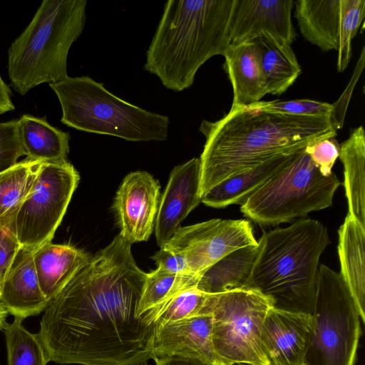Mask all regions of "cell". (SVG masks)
<instances>
[{
	"mask_svg": "<svg viewBox=\"0 0 365 365\" xmlns=\"http://www.w3.org/2000/svg\"><path fill=\"white\" fill-rule=\"evenodd\" d=\"M147 273L120 234L48 302L37 334L48 361L139 365L155 359L160 305L139 314Z\"/></svg>",
	"mask_w": 365,
	"mask_h": 365,
	"instance_id": "obj_1",
	"label": "cell"
},
{
	"mask_svg": "<svg viewBox=\"0 0 365 365\" xmlns=\"http://www.w3.org/2000/svg\"><path fill=\"white\" fill-rule=\"evenodd\" d=\"M205 137L200 155V195L233 175L251 170L279 155L336 137L330 117L298 116L231 107L220 120H202Z\"/></svg>",
	"mask_w": 365,
	"mask_h": 365,
	"instance_id": "obj_2",
	"label": "cell"
},
{
	"mask_svg": "<svg viewBox=\"0 0 365 365\" xmlns=\"http://www.w3.org/2000/svg\"><path fill=\"white\" fill-rule=\"evenodd\" d=\"M237 0H170L146 53L145 71L173 91L190 87L210 58L225 56Z\"/></svg>",
	"mask_w": 365,
	"mask_h": 365,
	"instance_id": "obj_3",
	"label": "cell"
},
{
	"mask_svg": "<svg viewBox=\"0 0 365 365\" xmlns=\"http://www.w3.org/2000/svg\"><path fill=\"white\" fill-rule=\"evenodd\" d=\"M257 242L251 289L267 298L275 309L311 315L319 259L330 244L326 227L302 217L264 232Z\"/></svg>",
	"mask_w": 365,
	"mask_h": 365,
	"instance_id": "obj_4",
	"label": "cell"
},
{
	"mask_svg": "<svg viewBox=\"0 0 365 365\" xmlns=\"http://www.w3.org/2000/svg\"><path fill=\"white\" fill-rule=\"evenodd\" d=\"M86 0H44L8 50V73L15 91L25 95L43 83L68 77L69 49L86 23Z\"/></svg>",
	"mask_w": 365,
	"mask_h": 365,
	"instance_id": "obj_5",
	"label": "cell"
},
{
	"mask_svg": "<svg viewBox=\"0 0 365 365\" xmlns=\"http://www.w3.org/2000/svg\"><path fill=\"white\" fill-rule=\"evenodd\" d=\"M49 86L62 108L61 120L69 127L134 142L168 138V116L119 98L88 76H68Z\"/></svg>",
	"mask_w": 365,
	"mask_h": 365,
	"instance_id": "obj_6",
	"label": "cell"
},
{
	"mask_svg": "<svg viewBox=\"0 0 365 365\" xmlns=\"http://www.w3.org/2000/svg\"><path fill=\"white\" fill-rule=\"evenodd\" d=\"M304 149L240 206L245 217L261 226H275L332 205L341 182L334 173L322 175Z\"/></svg>",
	"mask_w": 365,
	"mask_h": 365,
	"instance_id": "obj_7",
	"label": "cell"
},
{
	"mask_svg": "<svg viewBox=\"0 0 365 365\" xmlns=\"http://www.w3.org/2000/svg\"><path fill=\"white\" fill-rule=\"evenodd\" d=\"M360 319L341 274L320 264L309 339L302 365H354Z\"/></svg>",
	"mask_w": 365,
	"mask_h": 365,
	"instance_id": "obj_8",
	"label": "cell"
},
{
	"mask_svg": "<svg viewBox=\"0 0 365 365\" xmlns=\"http://www.w3.org/2000/svg\"><path fill=\"white\" fill-rule=\"evenodd\" d=\"M267 298L253 289L207 294L200 314L212 317V341L222 365L249 362L267 365L260 345Z\"/></svg>",
	"mask_w": 365,
	"mask_h": 365,
	"instance_id": "obj_9",
	"label": "cell"
},
{
	"mask_svg": "<svg viewBox=\"0 0 365 365\" xmlns=\"http://www.w3.org/2000/svg\"><path fill=\"white\" fill-rule=\"evenodd\" d=\"M79 180L68 161L40 164L31 192L9 224L21 250L34 251L51 242Z\"/></svg>",
	"mask_w": 365,
	"mask_h": 365,
	"instance_id": "obj_10",
	"label": "cell"
},
{
	"mask_svg": "<svg viewBox=\"0 0 365 365\" xmlns=\"http://www.w3.org/2000/svg\"><path fill=\"white\" fill-rule=\"evenodd\" d=\"M294 16L303 37L323 51H337L336 68H347L352 40L365 18L364 0H299Z\"/></svg>",
	"mask_w": 365,
	"mask_h": 365,
	"instance_id": "obj_11",
	"label": "cell"
},
{
	"mask_svg": "<svg viewBox=\"0 0 365 365\" xmlns=\"http://www.w3.org/2000/svg\"><path fill=\"white\" fill-rule=\"evenodd\" d=\"M257 244L250 221L212 219L180 227L161 247L182 255L192 274L199 277L231 252Z\"/></svg>",
	"mask_w": 365,
	"mask_h": 365,
	"instance_id": "obj_12",
	"label": "cell"
},
{
	"mask_svg": "<svg viewBox=\"0 0 365 365\" xmlns=\"http://www.w3.org/2000/svg\"><path fill=\"white\" fill-rule=\"evenodd\" d=\"M160 185L150 173L128 174L115 196L113 210L120 235L131 245L146 241L152 234L160 203Z\"/></svg>",
	"mask_w": 365,
	"mask_h": 365,
	"instance_id": "obj_13",
	"label": "cell"
},
{
	"mask_svg": "<svg viewBox=\"0 0 365 365\" xmlns=\"http://www.w3.org/2000/svg\"><path fill=\"white\" fill-rule=\"evenodd\" d=\"M293 6V0H237L230 46L253 41L262 33L291 45L297 36L291 17Z\"/></svg>",
	"mask_w": 365,
	"mask_h": 365,
	"instance_id": "obj_14",
	"label": "cell"
},
{
	"mask_svg": "<svg viewBox=\"0 0 365 365\" xmlns=\"http://www.w3.org/2000/svg\"><path fill=\"white\" fill-rule=\"evenodd\" d=\"M310 329L311 315L269 308L260 334L267 365H302Z\"/></svg>",
	"mask_w": 365,
	"mask_h": 365,
	"instance_id": "obj_15",
	"label": "cell"
},
{
	"mask_svg": "<svg viewBox=\"0 0 365 365\" xmlns=\"http://www.w3.org/2000/svg\"><path fill=\"white\" fill-rule=\"evenodd\" d=\"M200 160L194 158L172 170L160 198L155 219V237L163 247L182 220L201 202Z\"/></svg>",
	"mask_w": 365,
	"mask_h": 365,
	"instance_id": "obj_16",
	"label": "cell"
},
{
	"mask_svg": "<svg viewBox=\"0 0 365 365\" xmlns=\"http://www.w3.org/2000/svg\"><path fill=\"white\" fill-rule=\"evenodd\" d=\"M153 351L155 359L180 356L222 365L214 349L212 317L208 314L169 322L158 329Z\"/></svg>",
	"mask_w": 365,
	"mask_h": 365,
	"instance_id": "obj_17",
	"label": "cell"
},
{
	"mask_svg": "<svg viewBox=\"0 0 365 365\" xmlns=\"http://www.w3.org/2000/svg\"><path fill=\"white\" fill-rule=\"evenodd\" d=\"M33 252L21 250L0 295V302L8 314L23 320L44 312L48 304L39 285Z\"/></svg>",
	"mask_w": 365,
	"mask_h": 365,
	"instance_id": "obj_18",
	"label": "cell"
},
{
	"mask_svg": "<svg viewBox=\"0 0 365 365\" xmlns=\"http://www.w3.org/2000/svg\"><path fill=\"white\" fill-rule=\"evenodd\" d=\"M224 57V68L232 87L231 107H244L260 101L267 93L255 43L230 46Z\"/></svg>",
	"mask_w": 365,
	"mask_h": 365,
	"instance_id": "obj_19",
	"label": "cell"
},
{
	"mask_svg": "<svg viewBox=\"0 0 365 365\" xmlns=\"http://www.w3.org/2000/svg\"><path fill=\"white\" fill-rule=\"evenodd\" d=\"M33 258L41 292L49 302L91 257L72 245L50 242L35 250Z\"/></svg>",
	"mask_w": 365,
	"mask_h": 365,
	"instance_id": "obj_20",
	"label": "cell"
},
{
	"mask_svg": "<svg viewBox=\"0 0 365 365\" xmlns=\"http://www.w3.org/2000/svg\"><path fill=\"white\" fill-rule=\"evenodd\" d=\"M297 151L277 155L257 167L224 180L207 191L202 196L201 202L215 208L242 205L273 175L288 164Z\"/></svg>",
	"mask_w": 365,
	"mask_h": 365,
	"instance_id": "obj_21",
	"label": "cell"
},
{
	"mask_svg": "<svg viewBox=\"0 0 365 365\" xmlns=\"http://www.w3.org/2000/svg\"><path fill=\"white\" fill-rule=\"evenodd\" d=\"M338 254L341 272L365 320V227L347 214L339 231Z\"/></svg>",
	"mask_w": 365,
	"mask_h": 365,
	"instance_id": "obj_22",
	"label": "cell"
},
{
	"mask_svg": "<svg viewBox=\"0 0 365 365\" xmlns=\"http://www.w3.org/2000/svg\"><path fill=\"white\" fill-rule=\"evenodd\" d=\"M259 244L235 250L198 277L196 289L207 294L251 289V276Z\"/></svg>",
	"mask_w": 365,
	"mask_h": 365,
	"instance_id": "obj_23",
	"label": "cell"
},
{
	"mask_svg": "<svg viewBox=\"0 0 365 365\" xmlns=\"http://www.w3.org/2000/svg\"><path fill=\"white\" fill-rule=\"evenodd\" d=\"M253 42L258 50L267 93H285L302 73L291 45L267 33H262Z\"/></svg>",
	"mask_w": 365,
	"mask_h": 365,
	"instance_id": "obj_24",
	"label": "cell"
},
{
	"mask_svg": "<svg viewBox=\"0 0 365 365\" xmlns=\"http://www.w3.org/2000/svg\"><path fill=\"white\" fill-rule=\"evenodd\" d=\"M18 131L26 158L43 163L68 161L69 133L45 118L24 114L18 120Z\"/></svg>",
	"mask_w": 365,
	"mask_h": 365,
	"instance_id": "obj_25",
	"label": "cell"
},
{
	"mask_svg": "<svg viewBox=\"0 0 365 365\" xmlns=\"http://www.w3.org/2000/svg\"><path fill=\"white\" fill-rule=\"evenodd\" d=\"M339 158L344 167L348 214L365 227V131L363 126L352 129L349 138L339 145Z\"/></svg>",
	"mask_w": 365,
	"mask_h": 365,
	"instance_id": "obj_26",
	"label": "cell"
},
{
	"mask_svg": "<svg viewBox=\"0 0 365 365\" xmlns=\"http://www.w3.org/2000/svg\"><path fill=\"white\" fill-rule=\"evenodd\" d=\"M42 162L26 158L0 173V220L9 224L31 192Z\"/></svg>",
	"mask_w": 365,
	"mask_h": 365,
	"instance_id": "obj_27",
	"label": "cell"
},
{
	"mask_svg": "<svg viewBox=\"0 0 365 365\" xmlns=\"http://www.w3.org/2000/svg\"><path fill=\"white\" fill-rule=\"evenodd\" d=\"M22 322V319L15 317L14 322H6L3 329L8 365H46L48 359L37 334L26 330Z\"/></svg>",
	"mask_w": 365,
	"mask_h": 365,
	"instance_id": "obj_28",
	"label": "cell"
},
{
	"mask_svg": "<svg viewBox=\"0 0 365 365\" xmlns=\"http://www.w3.org/2000/svg\"><path fill=\"white\" fill-rule=\"evenodd\" d=\"M198 277L177 274L157 268L147 273L139 305V314L165 303L184 289L195 287Z\"/></svg>",
	"mask_w": 365,
	"mask_h": 365,
	"instance_id": "obj_29",
	"label": "cell"
},
{
	"mask_svg": "<svg viewBox=\"0 0 365 365\" xmlns=\"http://www.w3.org/2000/svg\"><path fill=\"white\" fill-rule=\"evenodd\" d=\"M207 294L196 287L186 289L160 305L156 330L167 323L200 314Z\"/></svg>",
	"mask_w": 365,
	"mask_h": 365,
	"instance_id": "obj_30",
	"label": "cell"
},
{
	"mask_svg": "<svg viewBox=\"0 0 365 365\" xmlns=\"http://www.w3.org/2000/svg\"><path fill=\"white\" fill-rule=\"evenodd\" d=\"M249 106L267 112L298 116L331 117L333 110L332 104L310 99L258 101Z\"/></svg>",
	"mask_w": 365,
	"mask_h": 365,
	"instance_id": "obj_31",
	"label": "cell"
},
{
	"mask_svg": "<svg viewBox=\"0 0 365 365\" xmlns=\"http://www.w3.org/2000/svg\"><path fill=\"white\" fill-rule=\"evenodd\" d=\"M25 155L18 131V120L0 123V173Z\"/></svg>",
	"mask_w": 365,
	"mask_h": 365,
	"instance_id": "obj_32",
	"label": "cell"
},
{
	"mask_svg": "<svg viewBox=\"0 0 365 365\" xmlns=\"http://www.w3.org/2000/svg\"><path fill=\"white\" fill-rule=\"evenodd\" d=\"M305 152L324 176H329L334 172L333 165L339 156V144L336 137L318 140L307 145Z\"/></svg>",
	"mask_w": 365,
	"mask_h": 365,
	"instance_id": "obj_33",
	"label": "cell"
},
{
	"mask_svg": "<svg viewBox=\"0 0 365 365\" xmlns=\"http://www.w3.org/2000/svg\"><path fill=\"white\" fill-rule=\"evenodd\" d=\"M21 250L19 242L9 225L0 220V295L6 276Z\"/></svg>",
	"mask_w": 365,
	"mask_h": 365,
	"instance_id": "obj_34",
	"label": "cell"
},
{
	"mask_svg": "<svg viewBox=\"0 0 365 365\" xmlns=\"http://www.w3.org/2000/svg\"><path fill=\"white\" fill-rule=\"evenodd\" d=\"M365 66V46H363L356 62L352 76L339 99L332 103L333 110L330 117L331 123L336 130L341 129L344 123L347 108L353 91Z\"/></svg>",
	"mask_w": 365,
	"mask_h": 365,
	"instance_id": "obj_35",
	"label": "cell"
},
{
	"mask_svg": "<svg viewBox=\"0 0 365 365\" xmlns=\"http://www.w3.org/2000/svg\"><path fill=\"white\" fill-rule=\"evenodd\" d=\"M152 259L158 264V268L165 272L177 274L194 275L182 255L173 252L164 247H160V250L152 257Z\"/></svg>",
	"mask_w": 365,
	"mask_h": 365,
	"instance_id": "obj_36",
	"label": "cell"
},
{
	"mask_svg": "<svg viewBox=\"0 0 365 365\" xmlns=\"http://www.w3.org/2000/svg\"><path fill=\"white\" fill-rule=\"evenodd\" d=\"M155 361V365H210L197 359L180 356L158 358Z\"/></svg>",
	"mask_w": 365,
	"mask_h": 365,
	"instance_id": "obj_37",
	"label": "cell"
},
{
	"mask_svg": "<svg viewBox=\"0 0 365 365\" xmlns=\"http://www.w3.org/2000/svg\"><path fill=\"white\" fill-rule=\"evenodd\" d=\"M15 108L11 98V90L0 75V114Z\"/></svg>",
	"mask_w": 365,
	"mask_h": 365,
	"instance_id": "obj_38",
	"label": "cell"
},
{
	"mask_svg": "<svg viewBox=\"0 0 365 365\" xmlns=\"http://www.w3.org/2000/svg\"><path fill=\"white\" fill-rule=\"evenodd\" d=\"M8 316V312L0 302V330H3L5 324H6V319Z\"/></svg>",
	"mask_w": 365,
	"mask_h": 365,
	"instance_id": "obj_39",
	"label": "cell"
},
{
	"mask_svg": "<svg viewBox=\"0 0 365 365\" xmlns=\"http://www.w3.org/2000/svg\"><path fill=\"white\" fill-rule=\"evenodd\" d=\"M231 365H259V364H256L249 363V362H235V363H232Z\"/></svg>",
	"mask_w": 365,
	"mask_h": 365,
	"instance_id": "obj_40",
	"label": "cell"
},
{
	"mask_svg": "<svg viewBox=\"0 0 365 365\" xmlns=\"http://www.w3.org/2000/svg\"><path fill=\"white\" fill-rule=\"evenodd\" d=\"M139 365H140V364H139Z\"/></svg>",
	"mask_w": 365,
	"mask_h": 365,
	"instance_id": "obj_41",
	"label": "cell"
}]
</instances>
